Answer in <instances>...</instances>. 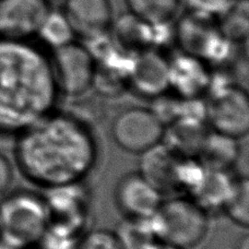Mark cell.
<instances>
[{"mask_svg":"<svg viewBox=\"0 0 249 249\" xmlns=\"http://www.w3.org/2000/svg\"><path fill=\"white\" fill-rule=\"evenodd\" d=\"M149 222L158 241L181 249L199 246L209 231V214L188 198L163 201Z\"/></svg>","mask_w":249,"mask_h":249,"instance_id":"cell-4","label":"cell"},{"mask_svg":"<svg viewBox=\"0 0 249 249\" xmlns=\"http://www.w3.org/2000/svg\"><path fill=\"white\" fill-rule=\"evenodd\" d=\"M183 0H124L130 13L146 24H168L177 16Z\"/></svg>","mask_w":249,"mask_h":249,"instance_id":"cell-17","label":"cell"},{"mask_svg":"<svg viewBox=\"0 0 249 249\" xmlns=\"http://www.w3.org/2000/svg\"><path fill=\"white\" fill-rule=\"evenodd\" d=\"M183 159L163 142L140 154L139 173L160 193L177 191V173Z\"/></svg>","mask_w":249,"mask_h":249,"instance_id":"cell-12","label":"cell"},{"mask_svg":"<svg viewBox=\"0 0 249 249\" xmlns=\"http://www.w3.org/2000/svg\"><path fill=\"white\" fill-rule=\"evenodd\" d=\"M115 234L124 249H148L158 241L149 220L124 219Z\"/></svg>","mask_w":249,"mask_h":249,"instance_id":"cell-19","label":"cell"},{"mask_svg":"<svg viewBox=\"0 0 249 249\" xmlns=\"http://www.w3.org/2000/svg\"><path fill=\"white\" fill-rule=\"evenodd\" d=\"M170 64V90L181 99H199L208 91L210 74L206 62L187 54L178 56Z\"/></svg>","mask_w":249,"mask_h":249,"instance_id":"cell-13","label":"cell"},{"mask_svg":"<svg viewBox=\"0 0 249 249\" xmlns=\"http://www.w3.org/2000/svg\"><path fill=\"white\" fill-rule=\"evenodd\" d=\"M236 178L230 175L229 171L207 170L202 183L191 196L196 202L208 214L213 211H223V208L232 194Z\"/></svg>","mask_w":249,"mask_h":249,"instance_id":"cell-16","label":"cell"},{"mask_svg":"<svg viewBox=\"0 0 249 249\" xmlns=\"http://www.w3.org/2000/svg\"><path fill=\"white\" fill-rule=\"evenodd\" d=\"M50 224L44 196L18 190L0 201V241L17 249L41 245Z\"/></svg>","mask_w":249,"mask_h":249,"instance_id":"cell-3","label":"cell"},{"mask_svg":"<svg viewBox=\"0 0 249 249\" xmlns=\"http://www.w3.org/2000/svg\"><path fill=\"white\" fill-rule=\"evenodd\" d=\"M0 249H17V248L12 247V246H10V245H8V244H6V243H3V242L0 241Z\"/></svg>","mask_w":249,"mask_h":249,"instance_id":"cell-25","label":"cell"},{"mask_svg":"<svg viewBox=\"0 0 249 249\" xmlns=\"http://www.w3.org/2000/svg\"><path fill=\"white\" fill-rule=\"evenodd\" d=\"M50 11L47 0H0V35L16 42L37 35Z\"/></svg>","mask_w":249,"mask_h":249,"instance_id":"cell-9","label":"cell"},{"mask_svg":"<svg viewBox=\"0 0 249 249\" xmlns=\"http://www.w3.org/2000/svg\"><path fill=\"white\" fill-rule=\"evenodd\" d=\"M165 126L151 108L129 107L112 122L110 136L124 152L141 154L162 142Z\"/></svg>","mask_w":249,"mask_h":249,"instance_id":"cell-6","label":"cell"},{"mask_svg":"<svg viewBox=\"0 0 249 249\" xmlns=\"http://www.w3.org/2000/svg\"><path fill=\"white\" fill-rule=\"evenodd\" d=\"M129 86L138 95L155 99L170 90V64L152 50L137 54L129 73Z\"/></svg>","mask_w":249,"mask_h":249,"instance_id":"cell-10","label":"cell"},{"mask_svg":"<svg viewBox=\"0 0 249 249\" xmlns=\"http://www.w3.org/2000/svg\"><path fill=\"white\" fill-rule=\"evenodd\" d=\"M115 204L124 219L149 220L161 206L162 194L139 172L124 175L115 187Z\"/></svg>","mask_w":249,"mask_h":249,"instance_id":"cell-8","label":"cell"},{"mask_svg":"<svg viewBox=\"0 0 249 249\" xmlns=\"http://www.w3.org/2000/svg\"><path fill=\"white\" fill-rule=\"evenodd\" d=\"M52 67L60 94L78 97L93 88L96 60L89 48L72 43L55 50Z\"/></svg>","mask_w":249,"mask_h":249,"instance_id":"cell-7","label":"cell"},{"mask_svg":"<svg viewBox=\"0 0 249 249\" xmlns=\"http://www.w3.org/2000/svg\"><path fill=\"white\" fill-rule=\"evenodd\" d=\"M74 249H124L113 231L92 230L79 238Z\"/></svg>","mask_w":249,"mask_h":249,"instance_id":"cell-21","label":"cell"},{"mask_svg":"<svg viewBox=\"0 0 249 249\" xmlns=\"http://www.w3.org/2000/svg\"><path fill=\"white\" fill-rule=\"evenodd\" d=\"M59 95L52 62L42 53L0 47V132L19 135L54 112Z\"/></svg>","mask_w":249,"mask_h":249,"instance_id":"cell-2","label":"cell"},{"mask_svg":"<svg viewBox=\"0 0 249 249\" xmlns=\"http://www.w3.org/2000/svg\"><path fill=\"white\" fill-rule=\"evenodd\" d=\"M13 154L24 178L50 190L81 184L99 161V144L86 122L54 110L17 135Z\"/></svg>","mask_w":249,"mask_h":249,"instance_id":"cell-1","label":"cell"},{"mask_svg":"<svg viewBox=\"0 0 249 249\" xmlns=\"http://www.w3.org/2000/svg\"><path fill=\"white\" fill-rule=\"evenodd\" d=\"M37 35L46 45L55 51L72 43L75 33L65 12L53 11L51 9L44 19Z\"/></svg>","mask_w":249,"mask_h":249,"instance_id":"cell-18","label":"cell"},{"mask_svg":"<svg viewBox=\"0 0 249 249\" xmlns=\"http://www.w3.org/2000/svg\"><path fill=\"white\" fill-rule=\"evenodd\" d=\"M206 102L207 123L212 130L242 139L249 131V97L243 88L232 83L210 84Z\"/></svg>","mask_w":249,"mask_h":249,"instance_id":"cell-5","label":"cell"},{"mask_svg":"<svg viewBox=\"0 0 249 249\" xmlns=\"http://www.w3.org/2000/svg\"><path fill=\"white\" fill-rule=\"evenodd\" d=\"M13 181V167L6 155L0 152V195L7 193Z\"/></svg>","mask_w":249,"mask_h":249,"instance_id":"cell-23","label":"cell"},{"mask_svg":"<svg viewBox=\"0 0 249 249\" xmlns=\"http://www.w3.org/2000/svg\"><path fill=\"white\" fill-rule=\"evenodd\" d=\"M223 212L241 228L249 225V181L247 176L237 177L232 194L226 201Z\"/></svg>","mask_w":249,"mask_h":249,"instance_id":"cell-20","label":"cell"},{"mask_svg":"<svg viewBox=\"0 0 249 249\" xmlns=\"http://www.w3.org/2000/svg\"><path fill=\"white\" fill-rule=\"evenodd\" d=\"M148 249H181V248L173 246V245H171V244L164 243L161 241H157V242H154Z\"/></svg>","mask_w":249,"mask_h":249,"instance_id":"cell-24","label":"cell"},{"mask_svg":"<svg viewBox=\"0 0 249 249\" xmlns=\"http://www.w3.org/2000/svg\"><path fill=\"white\" fill-rule=\"evenodd\" d=\"M242 146L239 139L212 130L207 132L197 159L210 171H230L237 164Z\"/></svg>","mask_w":249,"mask_h":249,"instance_id":"cell-14","label":"cell"},{"mask_svg":"<svg viewBox=\"0 0 249 249\" xmlns=\"http://www.w3.org/2000/svg\"><path fill=\"white\" fill-rule=\"evenodd\" d=\"M207 132L204 122L177 118L165 126L162 142L181 158H197Z\"/></svg>","mask_w":249,"mask_h":249,"instance_id":"cell-15","label":"cell"},{"mask_svg":"<svg viewBox=\"0 0 249 249\" xmlns=\"http://www.w3.org/2000/svg\"><path fill=\"white\" fill-rule=\"evenodd\" d=\"M64 12L75 35L91 41L103 36L112 26L109 0H66Z\"/></svg>","mask_w":249,"mask_h":249,"instance_id":"cell-11","label":"cell"},{"mask_svg":"<svg viewBox=\"0 0 249 249\" xmlns=\"http://www.w3.org/2000/svg\"><path fill=\"white\" fill-rule=\"evenodd\" d=\"M185 2L191 13L212 19L223 15L234 0H185Z\"/></svg>","mask_w":249,"mask_h":249,"instance_id":"cell-22","label":"cell"}]
</instances>
